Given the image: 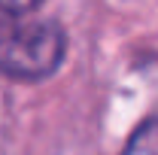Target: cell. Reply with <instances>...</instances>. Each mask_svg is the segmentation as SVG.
I'll use <instances>...</instances> for the list:
<instances>
[{
	"label": "cell",
	"mask_w": 158,
	"mask_h": 155,
	"mask_svg": "<svg viewBox=\"0 0 158 155\" xmlns=\"http://www.w3.org/2000/svg\"><path fill=\"white\" fill-rule=\"evenodd\" d=\"M67 37L49 19H0V73L21 82L49 79L64 61Z\"/></svg>",
	"instance_id": "cell-1"
},
{
	"label": "cell",
	"mask_w": 158,
	"mask_h": 155,
	"mask_svg": "<svg viewBox=\"0 0 158 155\" xmlns=\"http://www.w3.org/2000/svg\"><path fill=\"white\" fill-rule=\"evenodd\" d=\"M122 155H158V119H146L125 143Z\"/></svg>",
	"instance_id": "cell-2"
},
{
	"label": "cell",
	"mask_w": 158,
	"mask_h": 155,
	"mask_svg": "<svg viewBox=\"0 0 158 155\" xmlns=\"http://www.w3.org/2000/svg\"><path fill=\"white\" fill-rule=\"evenodd\" d=\"M40 3L43 0H0V12H6V15H27Z\"/></svg>",
	"instance_id": "cell-3"
}]
</instances>
